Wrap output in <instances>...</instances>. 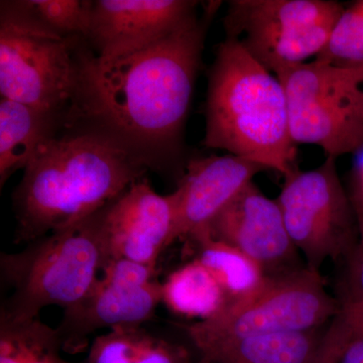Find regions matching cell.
I'll use <instances>...</instances> for the list:
<instances>
[{"label": "cell", "instance_id": "e0dca14e", "mask_svg": "<svg viewBox=\"0 0 363 363\" xmlns=\"http://www.w3.org/2000/svg\"><path fill=\"white\" fill-rule=\"evenodd\" d=\"M188 240L197 248L195 259L213 274L228 303L250 297L267 281V274L259 264L238 248L214 238L208 227Z\"/></svg>", "mask_w": 363, "mask_h": 363}, {"label": "cell", "instance_id": "9a60e30c", "mask_svg": "<svg viewBox=\"0 0 363 363\" xmlns=\"http://www.w3.org/2000/svg\"><path fill=\"white\" fill-rule=\"evenodd\" d=\"M65 128L54 114L23 102L0 100V184L14 172L26 169L43 143Z\"/></svg>", "mask_w": 363, "mask_h": 363}, {"label": "cell", "instance_id": "52a82bcc", "mask_svg": "<svg viewBox=\"0 0 363 363\" xmlns=\"http://www.w3.org/2000/svg\"><path fill=\"white\" fill-rule=\"evenodd\" d=\"M274 75L285 89L296 145H317L335 159L363 147V66L314 59Z\"/></svg>", "mask_w": 363, "mask_h": 363}, {"label": "cell", "instance_id": "d6986e66", "mask_svg": "<svg viewBox=\"0 0 363 363\" xmlns=\"http://www.w3.org/2000/svg\"><path fill=\"white\" fill-rule=\"evenodd\" d=\"M88 363H191L188 351L138 327H121L91 345Z\"/></svg>", "mask_w": 363, "mask_h": 363}, {"label": "cell", "instance_id": "30bf717a", "mask_svg": "<svg viewBox=\"0 0 363 363\" xmlns=\"http://www.w3.org/2000/svg\"><path fill=\"white\" fill-rule=\"evenodd\" d=\"M156 269L124 259L105 264L102 277L77 304L64 310L58 328L64 350H78L100 329L138 327L162 303V284Z\"/></svg>", "mask_w": 363, "mask_h": 363}, {"label": "cell", "instance_id": "4fadbf2b", "mask_svg": "<svg viewBox=\"0 0 363 363\" xmlns=\"http://www.w3.org/2000/svg\"><path fill=\"white\" fill-rule=\"evenodd\" d=\"M191 0L93 1L86 42L99 59L136 51L175 32L197 16Z\"/></svg>", "mask_w": 363, "mask_h": 363}, {"label": "cell", "instance_id": "9c48e42d", "mask_svg": "<svg viewBox=\"0 0 363 363\" xmlns=\"http://www.w3.org/2000/svg\"><path fill=\"white\" fill-rule=\"evenodd\" d=\"M289 235L305 264L319 272L326 260H347L359 238L350 195L339 178L335 157L309 171L297 168L285 176L277 198Z\"/></svg>", "mask_w": 363, "mask_h": 363}, {"label": "cell", "instance_id": "6da1fadb", "mask_svg": "<svg viewBox=\"0 0 363 363\" xmlns=\"http://www.w3.org/2000/svg\"><path fill=\"white\" fill-rule=\"evenodd\" d=\"M208 2L175 32L136 51L99 59L84 52L75 126L85 124L157 168L180 150L210 21Z\"/></svg>", "mask_w": 363, "mask_h": 363}, {"label": "cell", "instance_id": "44dd1931", "mask_svg": "<svg viewBox=\"0 0 363 363\" xmlns=\"http://www.w3.org/2000/svg\"><path fill=\"white\" fill-rule=\"evenodd\" d=\"M13 4L50 32L64 38L87 37L91 0H18Z\"/></svg>", "mask_w": 363, "mask_h": 363}, {"label": "cell", "instance_id": "7a4b0ae2", "mask_svg": "<svg viewBox=\"0 0 363 363\" xmlns=\"http://www.w3.org/2000/svg\"><path fill=\"white\" fill-rule=\"evenodd\" d=\"M149 167L96 130L69 128L39 147L13 195L16 242H33L97 213Z\"/></svg>", "mask_w": 363, "mask_h": 363}, {"label": "cell", "instance_id": "cb8c5ba5", "mask_svg": "<svg viewBox=\"0 0 363 363\" xmlns=\"http://www.w3.org/2000/svg\"><path fill=\"white\" fill-rule=\"evenodd\" d=\"M359 238L354 252L346 260L348 264L347 277L344 284L341 298L354 301L363 304V218L358 217Z\"/></svg>", "mask_w": 363, "mask_h": 363}, {"label": "cell", "instance_id": "5bb4252c", "mask_svg": "<svg viewBox=\"0 0 363 363\" xmlns=\"http://www.w3.org/2000/svg\"><path fill=\"white\" fill-rule=\"evenodd\" d=\"M267 169L257 162L230 154L190 160L177 189L179 203L174 241L189 238L209 225L255 176Z\"/></svg>", "mask_w": 363, "mask_h": 363}, {"label": "cell", "instance_id": "3957f363", "mask_svg": "<svg viewBox=\"0 0 363 363\" xmlns=\"http://www.w3.org/2000/svg\"><path fill=\"white\" fill-rule=\"evenodd\" d=\"M202 145L227 150L284 177L297 169L285 89L238 40L217 48L208 81Z\"/></svg>", "mask_w": 363, "mask_h": 363}, {"label": "cell", "instance_id": "8fae6325", "mask_svg": "<svg viewBox=\"0 0 363 363\" xmlns=\"http://www.w3.org/2000/svg\"><path fill=\"white\" fill-rule=\"evenodd\" d=\"M216 240L238 248L255 259L267 277L303 269L277 199L250 182L207 226Z\"/></svg>", "mask_w": 363, "mask_h": 363}, {"label": "cell", "instance_id": "d4e9b609", "mask_svg": "<svg viewBox=\"0 0 363 363\" xmlns=\"http://www.w3.org/2000/svg\"><path fill=\"white\" fill-rule=\"evenodd\" d=\"M341 345L342 337L338 327L334 323L329 324L321 354L317 363H338Z\"/></svg>", "mask_w": 363, "mask_h": 363}, {"label": "cell", "instance_id": "7c38bea8", "mask_svg": "<svg viewBox=\"0 0 363 363\" xmlns=\"http://www.w3.org/2000/svg\"><path fill=\"white\" fill-rule=\"evenodd\" d=\"M178 191L157 194L147 179L131 184L104 210L109 259H124L156 269L161 253L174 242Z\"/></svg>", "mask_w": 363, "mask_h": 363}, {"label": "cell", "instance_id": "8992f818", "mask_svg": "<svg viewBox=\"0 0 363 363\" xmlns=\"http://www.w3.org/2000/svg\"><path fill=\"white\" fill-rule=\"evenodd\" d=\"M340 310L319 272L307 267L267 277L250 297L228 303L218 314L188 326L189 337L201 355L223 344L250 337L322 328Z\"/></svg>", "mask_w": 363, "mask_h": 363}, {"label": "cell", "instance_id": "277c9868", "mask_svg": "<svg viewBox=\"0 0 363 363\" xmlns=\"http://www.w3.org/2000/svg\"><path fill=\"white\" fill-rule=\"evenodd\" d=\"M104 208L75 225L30 242L20 252L1 255L2 281L11 290L2 305V319H35L49 306L68 309L92 290L109 260Z\"/></svg>", "mask_w": 363, "mask_h": 363}, {"label": "cell", "instance_id": "ffe728a7", "mask_svg": "<svg viewBox=\"0 0 363 363\" xmlns=\"http://www.w3.org/2000/svg\"><path fill=\"white\" fill-rule=\"evenodd\" d=\"M59 348L58 332L39 318L26 321L0 318V363H59Z\"/></svg>", "mask_w": 363, "mask_h": 363}, {"label": "cell", "instance_id": "2e32d148", "mask_svg": "<svg viewBox=\"0 0 363 363\" xmlns=\"http://www.w3.org/2000/svg\"><path fill=\"white\" fill-rule=\"evenodd\" d=\"M327 328L238 339L201 355L203 363H317Z\"/></svg>", "mask_w": 363, "mask_h": 363}, {"label": "cell", "instance_id": "ba28073f", "mask_svg": "<svg viewBox=\"0 0 363 363\" xmlns=\"http://www.w3.org/2000/svg\"><path fill=\"white\" fill-rule=\"evenodd\" d=\"M344 6L333 0H233L223 26L272 74L323 51Z\"/></svg>", "mask_w": 363, "mask_h": 363}, {"label": "cell", "instance_id": "484cf974", "mask_svg": "<svg viewBox=\"0 0 363 363\" xmlns=\"http://www.w3.org/2000/svg\"><path fill=\"white\" fill-rule=\"evenodd\" d=\"M350 198L357 216L363 218V177L352 176Z\"/></svg>", "mask_w": 363, "mask_h": 363}, {"label": "cell", "instance_id": "5b68a950", "mask_svg": "<svg viewBox=\"0 0 363 363\" xmlns=\"http://www.w3.org/2000/svg\"><path fill=\"white\" fill-rule=\"evenodd\" d=\"M0 9V94L58 116L73 128L81 91L84 38L45 30L13 1Z\"/></svg>", "mask_w": 363, "mask_h": 363}, {"label": "cell", "instance_id": "603a6c76", "mask_svg": "<svg viewBox=\"0 0 363 363\" xmlns=\"http://www.w3.org/2000/svg\"><path fill=\"white\" fill-rule=\"evenodd\" d=\"M335 319L342 336L338 363H363V304L340 298Z\"/></svg>", "mask_w": 363, "mask_h": 363}, {"label": "cell", "instance_id": "ac0fdd59", "mask_svg": "<svg viewBox=\"0 0 363 363\" xmlns=\"http://www.w3.org/2000/svg\"><path fill=\"white\" fill-rule=\"evenodd\" d=\"M162 302L175 314L205 321L224 309L228 298L213 274L194 259L162 284Z\"/></svg>", "mask_w": 363, "mask_h": 363}, {"label": "cell", "instance_id": "7402d4cb", "mask_svg": "<svg viewBox=\"0 0 363 363\" xmlns=\"http://www.w3.org/2000/svg\"><path fill=\"white\" fill-rule=\"evenodd\" d=\"M315 60L338 67L363 66V0L344 6L323 51Z\"/></svg>", "mask_w": 363, "mask_h": 363}]
</instances>
